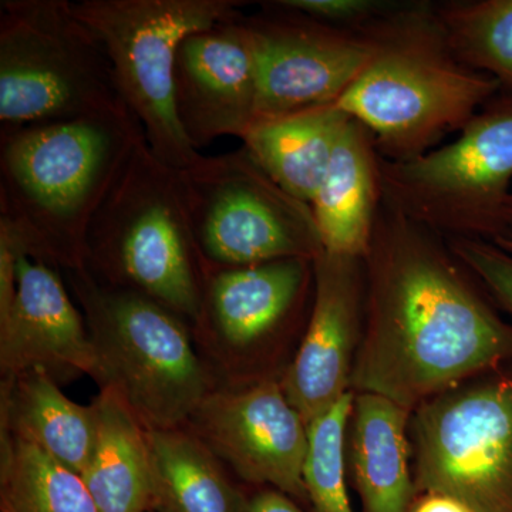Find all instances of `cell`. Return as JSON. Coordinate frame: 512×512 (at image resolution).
Here are the masks:
<instances>
[{
    "label": "cell",
    "instance_id": "6da1fadb",
    "mask_svg": "<svg viewBox=\"0 0 512 512\" xmlns=\"http://www.w3.org/2000/svg\"><path fill=\"white\" fill-rule=\"evenodd\" d=\"M365 266V320L350 389L413 412L512 365V326L446 238L380 205Z\"/></svg>",
    "mask_w": 512,
    "mask_h": 512
},
{
    "label": "cell",
    "instance_id": "603a6c76",
    "mask_svg": "<svg viewBox=\"0 0 512 512\" xmlns=\"http://www.w3.org/2000/svg\"><path fill=\"white\" fill-rule=\"evenodd\" d=\"M2 512H99L83 478L42 448L2 431Z\"/></svg>",
    "mask_w": 512,
    "mask_h": 512
},
{
    "label": "cell",
    "instance_id": "4fadbf2b",
    "mask_svg": "<svg viewBox=\"0 0 512 512\" xmlns=\"http://www.w3.org/2000/svg\"><path fill=\"white\" fill-rule=\"evenodd\" d=\"M312 311L301 346L281 380L306 426L352 392L365 320L362 258L322 252L313 261Z\"/></svg>",
    "mask_w": 512,
    "mask_h": 512
},
{
    "label": "cell",
    "instance_id": "9c48e42d",
    "mask_svg": "<svg viewBox=\"0 0 512 512\" xmlns=\"http://www.w3.org/2000/svg\"><path fill=\"white\" fill-rule=\"evenodd\" d=\"M178 171L210 272L279 259L315 261L325 252L311 205L282 190L244 146L200 154Z\"/></svg>",
    "mask_w": 512,
    "mask_h": 512
},
{
    "label": "cell",
    "instance_id": "1f68e13d",
    "mask_svg": "<svg viewBox=\"0 0 512 512\" xmlns=\"http://www.w3.org/2000/svg\"><path fill=\"white\" fill-rule=\"evenodd\" d=\"M151 512H154V511H151Z\"/></svg>",
    "mask_w": 512,
    "mask_h": 512
},
{
    "label": "cell",
    "instance_id": "8992f818",
    "mask_svg": "<svg viewBox=\"0 0 512 512\" xmlns=\"http://www.w3.org/2000/svg\"><path fill=\"white\" fill-rule=\"evenodd\" d=\"M124 109L106 50L73 2H0V133Z\"/></svg>",
    "mask_w": 512,
    "mask_h": 512
},
{
    "label": "cell",
    "instance_id": "f546056e",
    "mask_svg": "<svg viewBox=\"0 0 512 512\" xmlns=\"http://www.w3.org/2000/svg\"><path fill=\"white\" fill-rule=\"evenodd\" d=\"M505 227H507V235L512 237V194L508 200L507 208H505Z\"/></svg>",
    "mask_w": 512,
    "mask_h": 512
},
{
    "label": "cell",
    "instance_id": "2e32d148",
    "mask_svg": "<svg viewBox=\"0 0 512 512\" xmlns=\"http://www.w3.org/2000/svg\"><path fill=\"white\" fill-rule=\"evenodd\" d=\"M313 261L292 258L215 269L197 325L229 348H251L296 318L313 288Z\"/></svg>",
    "mask_w": 512,
    "mask_h": 512
},
{
    "label": "cell",
    "instance_id": "7402d4cb",
    "mask_svg": "<svg viewBox=\"0 0 512 512\" xmlns=\"http://www.w3.org/2000/svg\"><path fill=\"white\" fill-rule=\"evenodd\" d=\"M156 511L244 512L220 458L192 431L146 429Z\"/></svg>",
    "mask_w": 512,
    "mask_h": 512
},
{
    "label": "cell",
    "instance_id": "7c38bea8",
    "mask_svg": "<svg viewBox=\"0 0 512 512\" xmlns=\"http://www.w3.org/2000/svg\"><path fill=\"white\" fill-rule=\"evenodd\" d=\"M185 427L248 483L271 485L309 504L303 477L308 426L281 383L265 379L211 390Z\"/></svg>",
    "mask_w": 512,
    "mask_h": 512
},
{
    "label": "cell",
    "instance_id": "277c9868",
    "mask_svg": "<svg viewBox=\"0 0 512 512\" xmlns=\"http://www.w3.org/2000/svg\"><path fill=\"white\" fill-rule=\"evenodd\" d=\"M86 271L197 322L210 274L188 215L180 171L144 138L90 225Z\"/></svg>",
    "mask_w": 512,
    "mask_h": 512
},
{
    "label": "cell",
    "instance_id": "52a82bcc",
    "mask_svg": "<svg viewBox=\"0 0 512 512\" xmlns=\"http://www.w3.org/2000/svg\"><path fill=\"white\" fill-rule=\"evenodd\" d=\"M239 0H79L74 12L99 37L123 103L143 127L154 156L190 167L200 153L178 121L177 50L184 37L242 15Z\"/></svg>",
    "mask_w": 512,
    "mask_h": 512
},
{
    "label": "cell",
    "instance_id": "ba28073f",
    "mask_svg": "<svg viewBox=\"0 0 512 512\" xmlns=\"http://www.w3.org/2000/svg\"><path fill=\"white\" fill-rule=\"evenodd\" d=\"M383 201L446 239L507 237L512 183V94L477 111L460 136L407 161L380 158Z\"/></svg>",
    "mask_w": 512,
    "mask_h": 512
},
{
    "label": "cell",
    "instance_id": "4dcf8cb0",
    "mask_svg": "<svg viewBox=\"0 0 512 512\" xmlns=\"http://www.w3.org/2000/svg\"><path fill=\"white\" fill-rule=\"evenodd\" d=\"M493 242H494V244H497L498 247H501V248L505 249V251L510 252V254H512V237H511V235H507V237L497 238Z\"/></svg>",
    "mask_w": 512,
    "mask_h": 512
},
{
    "label": "cell",
    "instance_id": "7a4b0ae2",
    "mask_svg": "<svg viewBox=\"0 0 512 512\" xmlns=\"http://www.w3.org/2000/svg\"><path fill=\"white\" fill-rule=\"evenodd\" d=\"M144 138L127 109L0 133V218L26 255L86 269L90 225Z\"/></svg>",
    "mask_w": 512,
    "mask_h": 512
},
{
    "label": "cell",
    "instance_id": "cb8c5ba5",
    "mask_svg": "<svg viewBox=\"0 0 512 512\" xmlns=\"http://www.w3.org/2000/svg\"><path fill=\"white\" fill-rule=\"evenodd\" d=\"M447 45L461 63L512 94V0L433 2Z\"/></svg>",
    "mask_w": 512,
    "mask_h": 512
},
{
    "label": "cell",
    "instance_id": "d4e9b609",
    "mask_svg": "<svg viewBox=\"0 0 512 512\" xmlns=\"http://www.w3.org/2000/svg\"><path fill=\"white\" fill-rule=\"evenodd\" d=\"M355 393L350 392L308 426L306 493L315 512H355L346 485V436Z\"/></svg>",
    "mask_w": 512,
    "mask_h": 512
},
{
    "label": "cell",
    "instance_id": "5bb4252c",
    "mask_svg": "<svg viewBox=\"0 0 512 512\" xmlns=\"http://www.w3.org/2000/svg\"><path fill=\"white\" fill-rule=\"evenodd\" d=\"M242 15L184 37L177 50L174 103L200 153L221 137L242 138L258 113V80Z\"/></svg>",
    "mask_w": 512,
    "mask_h": 512
},
{
    "label": "cell",
    "instance_id": "d6986e66",
    "mask_svg": "<svg viewBox=\"0 0 512 512\" xmlns=\"http://www.w3.org/2000/svg\"><path fill=\"white\" fill-rule=\"evenodd\" d=\"M2 427L82 476L96 443V406L72 402L46 370L32 367L8 377Z\"/></svg>",
    "mask_w": 512,
    "mask_h": 512
},
{
    "label": "cell",
    "instance_id": "484cf974",
    "mask_svg": "<svg viewBox=\"0 0 512 512\" xmlns=\"http://www.w3.org/2000/svg\"><path fill=\"white\" fill-rule=\"evenodd\" d=\"M458 261L466 266L491 301L512 315V254L490 241L447 239Z\"/></svg>",
    "mask_w": 512,
    "mask_h": 512
},
{
    "label": "cell",
    "instance_id": "44dd1931",
    "mask_svg": "<svg viewBox=\"0 0 512 512\" xmlns=\"http://www.w3.org/2000/svg\"><path fill=\"white\" fill-rule=\"evenodd\" d=\"M348 119L335 106H323L259 120L242 146L282 190L311 205Z\"/></svg>",
    "mask_w": 512,
    "mask_h": 512
},
{
    "label": "cell",
    "instance_id": "ac0fdd59",
    "mask_svg": "<svg viewBox=\"0 0 512 512\" xmlns=\"http://www.w3.org/2000/svg\"><path fill=\"white\" fill-rule=\"evenodd\" d=\"M355 393V392H353ZM412 412L373 393H355L346 458L362 512H409L416 498Z\"/></svg>",
    "mask_w": 512,
    "mask_h": 512
},
{
    "label": "cell",
    "instance_id": "f1b7e54d",
    "mask_svg": "<svg viewBox=\"0 0 512 512\" xmlns=\"http://www.w3.org/2000/svg\"><path fill=\"white\" fill-rule=\"evenodd\" d=\"M244 512H303L295 500L278 490H264L245 505Z\"/></svg>",
    "mask_w": 512,
    "mask_h": 512
},
{
    "label": "cell",
    "instance_id": "83f0119b",
    "mask_svg": "<svg viewBox=\"0 0 512 512\" xmlns=\"http://www.w3.org/2000/svg\"><path fill=\"white\" fill-rule=\"evenodd\" d=\"M409 512H474L453 495L426 491L416 494Z\"/></svg>",
    "mask_w": 512,
    "mask_h": 512
},
{
    "label": "cell",
    "instance_id": "ffe728a7",
    "mask_svg": "<svg viewBox=\"0 0 512 512\" xmlns=\"http://www.w3.org/2000/svg\"><path fill=\"white\" fill-rule=\"evenodd\" d=\"M97 434L82 474L99 512L156 511L146 427L111 387L94 400Z\"/></svg>",
    "mask_w": 512,
    "mask_h": 512
},
{
    "label": "cell",
    "instance_id": "4316f807",
    "mask_svg": "<svg viewBox=\"0 0 512 512\" xmlns=\"http://www.w3.org/2000/svg\"><path fill=\"white\" fill-rule=\"evenodd\" d=\"M286 8L303 13L309 18L340 26V28H359L372 22L392 8L394 2L382 0H281Z\"/></svg>",
    "mask_w": 512,
    "mask_h": 512
},
{
    "label": "cell",
    "instance_id": "30bf717a",
    "mask_svg": "<svg viewBox=\"0 0 512 512\" xmlns=\"http://www.w3.org/2000/svg\"><path fill=\"white\" fill-rule=\"evenodd\" d=\"M474 377L410 417L416 493L453 495L474 512H512V367Z\"/></svg>",
    "mask_w": 512,
    "mask_h": 512
},
{
    "label": "cell",
    "instance_id": "5b68a950",
    "mask_svg": "<svg viewBox=\"0 0 512 512\" xmlns=\"http://www.w3.org/2000/svg\"><path fill=\"white\" fill-rule=\"evenodd\" d=\"M111 387L146 429H178L211 392L210 377L183 318L141 293L103 284L86 269L67 272Z\"/></svg>",
    "mask_w": 512,
    "mask_h": 512
},
{
    "label": "cell",
    "instance_id": "3957f363",
    "mask_svg": "<svg viewBox=\"0 0 512 512\" xmlns=\"http://www.w3.org/2000/svg\"><path fill=\"white\" fill-rule=\"evenodd\" d=\"M370 29L375 53L333 106L370 131L383 160L429 153L501 93L451 52L433 2H394Z\"/></svg>",
    "mask_w": 512,
    "mask_h": 512
},
{
    "label": "cell",
    "instance_id": "9a60e30c",
    "mask_svg": "<svg viewBox=\"0 0 512 512\" xmlns=\"http://www.w3.org/2000/svg\"><path fill=\"white\" fill-rule=\"evenodd\" d=\"M0 363L6 377L42 367L53 379L99 375V357L56 268L20 254L12 309L0 320Z\"/></svg>",
    "mask_w": 512,
    "mask_h": 512
},
{
    "label": "cell",
    "instance_id": "e0dca14e",
    "mask_svg": "<svg viewBox=\"0 0 512 512\" xmlns=\"http://www.w3.org/2000/svg\"><path fill=\"white\" fill-rule=\"evenodd\" d=\"M382 202L375 138L359 121L348 119L311 202L323 251L363 259Z\"/></svg>",
    "mask_w": 512,
    "mask_h": 512
},
{
    "label": "cell",
    "instance_id": "8fae6325",
    "mask_svg": "<svg viewBox=\"0 0 512 512\" xmlns=\"http://www.w3.org/2000/svg\"><path fill=\"white\" fill-rule=\"evenodd\" d=\"M261 5L258 13L241 18L258 80L256 121L333 106L375 53L370 22L340 28L286 8L281 0Z\"/></svg>",
    "mask_w": 512,
    "mask_h": 512
}]
</instances>
